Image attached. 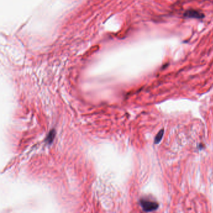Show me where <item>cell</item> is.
Wrapping results in <instances>:
<instances>
[{
    "mask_svg": "<svg viewBox=\"0 0 213 213\" xmlns=\"http://www.w3.org/2000/svg\"><path fill=\"white\" fill-rule=\"evenodd\" d=\"M184 15L185 17L191 18L201 19L202 18H204V15H203L202 13L196 10H188L185 12Z\"/></svg>",
    "mask_w": 213,
    "mask_h": 213,
    "instance_id": "obj_2",
    "label": "cell"
},
{
    "mask_svg": "<svg viewBox=\"0 0 213 213\" xmlns=\"http://www.w3.org/2000/svg\"><path fill=\"white\" fill-rule=\"evenodd\" d=\"M54 136H55V132L54 130H51V131L49 133L48 135L46 137V141L48 143L50 144L52 142L54 138Z\"/></svg>",
    "mask_w": 213,
    "mask_h": 213,
    "instance_id": "obj_3",
    "label": "cell"
},
{
    "mask_svg": "<svg viewBox=\"0 0 213 213\" xmlns=\"http://www.w3.org/2000/svg\"><path fill=\"white\" fill-rule=\"evenodd\" d=\"M140 205L143 211L145 212H152L156 210L158 208V204L157 202L146 199L141 200Z\"/></svg>",
    "mask_w": 213,
    "mask_h": 213,
    "instance_id": "obj_1",
    "label": "cell"
},
{
    "mask_svg": "<svg viewBox=\"0 0 213 213\" xmlns=\"http://www.w3.org/2000/svg\"><path fill=\"white\" fill-rule=\"evenodd\" d=\"M163 134H164V129H161L158 133V134H157L156 137H155V144H159V143L161 141V139L163 138Z\"/></svg>",
    "mask_w": 213,
    "mask_h": 213,
    "instance_id": "obj_4",
    "label": "cell"
}]
</instances>
